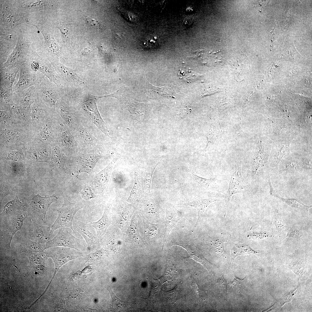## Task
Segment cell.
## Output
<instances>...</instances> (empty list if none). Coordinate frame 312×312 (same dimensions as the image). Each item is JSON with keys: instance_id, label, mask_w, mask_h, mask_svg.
I'll list each match as a JSON object with an SVG mask.
<instances>
[{"instance_id": "59", "label": "cell", "mask_w": 312, "mask_h": 312, "mask_svg": "<svg viewBox=\"0 0 312 312\" xmlns=\"http://www.w3.org/2000/svg\"><path fill=\"white\" fill-rule=\"evenodd\" d=\"M216 283L217 285L221 289L224 291L227 290V281L224 278L223 275L219 278L216 279Z\"/></svg>"}, {"instance_id": "56", "label": "cell", "mask_w": 312, "mask_h": 312, "mask_svg": "<svg viewBox=\"0 0 312 312\" xmlns=\"http://www.w3.org/2000/svg\"><path fill=\"white\" fill-rule=\"evenodd\" d=\"M81 193L82 198L86 200H90L94 198L95 196L91 187L88 185L84 186Z\"/></svg>"}, {"instance_id": "55", "label": "cell", "mask_w": 312, "mask_h": 312, "mask_svg": "<svg viewBox=\"0 0 312 312\" xmlns=\"http://www.w3.org/2000/svg\"><path fill=\"white\" fill-rule=\"evenodd\" d=\"M302 231L298 227L294 226L288 231L287 236L289 237L299 238L303 235Z\"/></svg>"}, {"instance_id": "21", "label": "cell", "mask_w": 312, "mask_h": 312, "mask_svg": "<svg viewBox=\"0 0 312 312\" xmlns=\"http://www.w3.org/2000/svg\"><path fill=\"white\" fill-rule=\"evenodd\" d=\"M241 167H236L233 171L228 190L225 194L227 210L232 196L235 194L243 192L246 189L247 185L241 173Z\"/></svg>"}, {"instance_id": "8", "label": "cell", "mask_w": 312, "mask_h": 312, "mask_svg": "<svg viewBox=\"0 0 312 312\" xmlns=\"http://www.w3.org/2000/svg\"><path fill=\"white\" fill-rule=\"evenodd\" d=\"M104 95L97 96L90 94L86 95L81 101V106L84 116L95 125L105 135L110 138L107 126L98 109L96 102Z\"/></svg>"}, {"instance_id": "43", "label": "cell", "mask_w": 312, "mask_h": 312, "mask_svg": "<svg viewBox=\"0 0 312 312\" xmlns=\"http://www.w3.org/2000/svg\"><path fill=\"white\" fill-rule=\"evenodd\" d=\"M23 252L28 258L29 265L31 266L38 264L44 265L47 257L44 252H34L28 251Z\"/></svg>"}, {"instance_id": "25", "label": "cell", "mask_w": 312, "mask_h": 312, "mask_svg": "<svg viewBox=\"0 0 312 312\" xmlns=\"http://www.w3.org/2000/svg\"><path fill=\"white\" fill-rule=\"evenodd\" d=\"M166 224L164 233V242H166L172 229H177V222L184 216L183 213L177 210L173 205L169 202L165 204Z\"/></svg>"}, {"instance_id": "23", "label": "cell", "mask_w": 312, "mask_h": 312, "mask_svg": "<svg viewBox=\"0 0 312 312\" xmlns=\"http://www.w3.org/2000/svg\"><path fill=\"white\" fill-rule=\"evenodd\" d=\"M27 23L36 27L42 33L44 38L45 51L47 52L44 54L42 57L46 59L50 53L54 54L60 58L62 57L59 47L53 36L44 25L40 23H34L30 21Z\"/></svg>"}, {"instance_id": "1", "label": "cell", "mask_w": 312, "mask_h": 312, "mask_svg": "<svg viewBox=\"0 0 312 312\" xmlns=\"http://www.w3.org/2000/svg\"><path fill=\"white\" fill-rule=\"evenodd\" d=\"M58 199L55 194L46 197L41 196L38 190L37 194L33 193L29 197L23 199L22 209L27 212L30 219L39 224L47 225L46 215L48 208Z\"/></svg>"}, {"instance_id": "16", "label": "cell", "mask_w": 312, "mask_h": 312, "mask_svg": "<svg viewBox=\"0 0 312 312\" xmlns=\"http://www.w3.org/2000/svg\"><path fill=\"white\" fill-rule=\"evenodd\" d=\"M31 110L32 126L35 134L55 109L47 106L38 97L32 105Z\"/></svg>"}, {"instance_id": "40", "label": "cell", "mask_w": 312, "mask_h": 312, "mask_svg": "<svg viewBox=\"0 0 312 312\" xmlns=\"http://www.w3.org/2000/svg\"><path fill=\"white\" fill-rule=\"evenodd\" d=\"M180 79L187 83H191L196 81L201 76V75L192 71L190 68L182 64L181 66L178 73Z\"/></svg>"}, {"instance_id": "61", "label": "cell", "mask_w": 312, "mask_h": 312, "mask_svg": "<svg viewBox=\"0 0 312 312\" xmlns=\"http://www.w3.org/2000/svg\"><path fill=\"white\" fill-rule=\"evenodd\" d=\"M215 249L217 252L220 254L222 253L224 251L223 244L221 242L217 241H213Z\"/></svg>"}, {"instance_id": "58", "label": "cell", "mask_w": 312, "mask_h": 312, "mask_svg": "<svg viewBox=\"0 0 312 312\" xmlns=\"http://www.w3.org/2000/svg\"><path fill=\"white\" fill-rule=\"evenodd\" d=\"M86 25L94 29H100L101 24L98 21L90 17H88L86 19Z\"/></svg>"}, {"instance_id": "39", "label": "cell", "mask_w": 312, "mask_h": 312, "mask_svg": "<svg viewBox=\"0 0 312 312\" xmlns=\"http://www.w3.org/2000/svg\"><path fill=\"white\" fill-rule=\"evenodd\" d=\"M192 176L194 181L199 184L206 190L221 192L219 186L216 183L215 178L207 179L201 177L197 175L194 172L192 173Z\"/></svg>"}, {"instance_id": "53", "label": "cell", "mask_w": 312, "mask_h": 312, "mask_svg": "<svg viewBox=\"0 0 312 312\" xmlns=\"http://www.w3.org/2000/svg\"><path fill=\"white\" fill-rule=\"evenodd\" d=\"M12 194V190L8 183L0 181V206L4 198L7 195Z\"/></svg>"}, {"instance_id": "29", "label": "cell", "mask_w": 312, "mask_h": 312, "mask_svg": "<svg viewBox=\"0 0 312 312\" xmlns=\"http://www.w3.org/2000/svg\"><path fill=\"white\" fill-rule=\"evenodd\" d=\"M20 66L16 65L6 68H0V87L13 92V85L20 71Z\"/></svg>"}, {"instance_id": "7", "label": "cell", "mask_w": 312, "mask_h": 312, "mask_svg": "<svg viewBox=\"0 0 312 312\" xmlns=\"http://www.w3.org/2000/svg\"><path fill=\"white\" fill-rule=\"evenodd\" d=\"M62 195L63 204L57 209L58 213L57 218L50 227L53 233L56 230L64 227L69 228L74 231L73 227L74 217L77 212L84 206L82 204L71 203L63 193H62Z\"/></svg>"}, {"instance_id": "60", "label": "cell", "mask_w": 312, "mask_h": 312, "mask_svg": "<svg viewBox=\"0 0 312 312\" xmlns=\"http://www.w3.org/2000/svg\"><path fill=\"white\" fill-rule=\"evenodd\" d=\"M32 266L33 267L35 274L41 275L44 274L45 271L44 265L38 264Z\"/></svg>"}, {"instance_id": "18", "label": "cell", "mask_w": 312, "mask_h": 312, "mask_svg": "<svg viewBox=\"0 0 312 312\" xmlns=\"http://www.w3.org/2000/svg\"><path fill=\"white\" fill-rule=\"evenodd\" d=\"M30 43L23 38H18L17 43L7 61L0 68H6L16 65H21L26 61Z\"/></svg>"}, {"instance_id": "31", "label": "cell", "mask_w": 312, "mask_h": 312, "mask_svg": "<svg viewBox=\"0 0 312 312\" xmlns=\"http://www.w3.org/2000/svg\"><path fill=\"white\" fill-rule=\"evenodd\" d=\"M118 159V157H115L94 177L93 182L95 188L99 192H102L105 188L110 178L112 168Z\"/></svg>"}, {"instance_id": "17", "label": "cell", "mask_w": 312, "mask_h": 312, "mask_svg": "<svg viewBox=\"0 0 312 312\" xmlns=\"http://www.w3.org/2000/svg\"><path fill=\"white\" fill-rule=\"evenodd\" d=\"M55 110L64 122L72 131L82 125L81 119L70 109L68 102L63 98H60L57 102Z\"/></svg>"}, {"instance_id": "45", "label": "cell", "mask_w": 312, "mask_h": 312, "mask_svg": "<svg viewBox=\"0 0 312 312\" xmlns=\"http://www.w3.org/2000/svg\"><path fill=\"white\" fill-rule=\"evenodd\" d=\"M57 26L61 33L63 41L64 43L70 44L73 40L72 31L68 26L63 23H59Z\"/></svg>"}, {"instance_id": "3", "label": "cell", "mask_w": 312, "mask_h": 312, "mask_svg": "<svg viewBox=\"0 0 312 312\" xmlns=\"http://www.w3.org/2000/svg\"><path fill=\"white\" fill-rule=\"evenodd\" d=\"M34 135L32 128L24 124L0 128V146L21 147L31 142Z\"/></svg>"}, {"instance_id": "2", "label": "cell", "mask_w": 312, "mask_h": 312, "mask_svg": "<svg viewBox=\"0 0 312 312\" xmlns=\"http://www.w3.org/2000/svg\"><path fill=\"white\" fill-rule=\"evenodd\" d=\"M28 217L23 210L0 214V243L1 247L9 250L13 237L21 228L24 220Z\"/></svg>"}, {"instance_id": "9", "label": "cell", "mask_w": 312, "mask_h": 312, "mask_svg": "<svg viewBox=\"0 0 312 312\" xmlns=\"http://www.w3.org/2000/svg\"><path fill=\"white\" fill-rule=\"evenodd\" d=\"M58 113L54 110L36 132L31 141L40 144L52 146L58 145L57 118Z\"/></svg>"}, {"instance_id": "37", "label": "cell", "mask_w": 312, "mask_h": 312, "mask_svg": "<svg viewBox=\"0 0 312 312\" xmlns=\"http://www.w3.org/2000/svg\"><path fill=\"white\" fill-rule=\"evenodd\" d=\"M147 87L148 94V96L152 98H174V95L176 94L173 89L168 86L158 87L154 86L148 82Z\"/></svg>"}, {"instance_id": "14", "label": "cell", "mask_w": 312, "mask_h": 312, "mask_svg": "<svg viewBox=\"0 0 312 312\" xmlns=\"http://www.w3.org/2000/svg\"><path fill=\"white\" fill-rule=\"evenodd\" d=\"M44 76L41 73L33 70L26 61L20 66L19 78L13 87V92H18L37 85Z\"/></svg>"}, {"instance_id": "57", "label": "cell", "mask_w": 312, "mask_h": 312, "mask_svg": "<svg viewBox=\"0 0 312 312\" xmlns=\"http://www.w3.org/2000/svg\"><path fill=\"white\" fill-rule=\"evenodd\" d=\"M271 236L269 233L265 232H253L250 233L248 237L254 240H259Z\"/></svg>"}, {"instance_id": "48", "label": "cell", "mask_w": 312, "mask_h": 312, "mask_svg": "<svg viewBox=\"0 0 312 312\" xmlns=\"http://www.w3.org/2000/svg\"><path fill=\"white\" fill-rule=\"evenodd\" d=\"M13 92L0 87V105L10 106L14 103L12 99Z\"/></svg>"}, {"instance_id": "49", "label": "cell", "mask_w": 312, "mask_h": 312, "mask_svg": "<svg viewBox=\"0 0 312 312\" xmlns=\"http://www.w3.org/2000/svg\"><path fill=\"white\" fill-rule=\"evenodd\" d=\"M279 198L288 205L295 208L300 209L305 212H308L311 207L306 205L300 200L297 199H285L277 196L274 193L273 195Z\"/></svg>"}, {"instance_id": "12", "label": "cell", "mask_w": 312, "mask_h": 312, "mask_svg": "<svg viewBox=\"0 0 312 312\" xmlns=\"http://www.w3.org/2000/svg\"><path fill=\"white\" fill-rule=\"evenodd\" d=\"M59 87L44 76L37 85L38 98L47 106L55 109L57 102L62 97Z\"/></svg>"}, {"instance_id": "54", "label": "cell", "mask_w": 312, "mask_h": 312, "mask_svg": "<svg viewBox=\"0 0 312 312\" xmlns=\"http://www.w3.org/2000/svg\"><path fill=\"white\" fill-rule=\"evenodd\" d=\"M244 279H242L235 276L233 281L228 283L229 285V290L238 291L239 289H241L244 284Z\"/></svg>"}, {"instance_id": "15", "label": "cell", "mask_w": 312, "mask_h": 312, "mask_svg": "<svg viewBox=\"0 0 312 312\" xmlns=\"http://www.w3.org/2000/svg\"><path fill=\"white\" fill-rule=\"evenodd\" d=\"M79 150H83L84 153L94 150L99 145V140L83 125L72 131Z\"/></svg>"}, {"instance_id": "41", "label": "cell", "mask_w": 312, "mask_h": 312, "mask_svg": "<svg viewBox=\"0 0 312 312\" xmlns=\"http://www.w3.org/2000/svg\"><path fill=\"white\" fill-rule=\"evenodd\" d=\"M158 164L156 163L148 165L142 174L145 192L151 194V185L153 174Z\"/></svg>"}, {"instance_id": "46", "label": "cell", "mask_w": 312, "mask_h": 312, "mask_svg": "<svg viewBox=\"0 0 312 312\" xmlns=\"http://www.w3.org/2000/svg\"><path fill=\"white\" fill-rule=\"evenodd\" d=\"M107 289L109 292L112 300V306L115 310H122L127 308L131 305V302L123 301L118 298L114 294L111 287L108 286Z\"/></svg>"}, {"instance_id": "33", "label": "cell", "mask_w": 312, "mask_h": 312, "mask_svg": "<svg viewBox=\"0 0 312 312\" xmlns=\"http://www.w3.org/2000/svg\"><path fill=\"white\" fill-rule=\"evenodd\" d=\"M52 1L49 0L21 1L18 6L27 13L50 9L52 7Z\"/></svg>"}, {"instance_id": "11", "label": "cell", "mask_w": 312, "mask_h": 312, "mask_svg": "<svg viewBox=\"0 0 312 312\" xmlns=\"http://www.w3.org/2000/svg\"><path fill=\"white\" fill-rule=\"evenodd\" d=\"M52 146L37 144L31 141L22 146L26 163L29 167L33 163L44 162L49 163Z\"/></svg>"}, {"instance_id": "32", "label": "cell", "mask_w": 312, "mask_h": 312, "mask_svg": "<svg viewBox=\"0 0 312 312\" xmlns=\"http://www.w3.org/2000/svg\"><path fill=\"white\" fill-rule=\"evenodd\" d=\"M126 109L130 113L133 120L138 122L143 120L147 107L145 104L132 99H128L125 103Z\"/></svg>"}, {"instance_id": "44", "label": "cell", "mask_w": 312, "mask_h": 312, "mask_svg": "<svg viewBox=\"0 0 312 312\" xmlns=\"http://www.w3.org/2000/svg\"><path fill=\"white\" fill-rule=\"evenodd\" d=\"M22 243V251H30L34 252H44L46 249L45 244H40L28 239Z\"/></svg>"}, {"instance_id": "52", "label": "cell", "mask_w": 312, "mask_h": 312, "mask_svg": "<svg viewBox=\"0 0 312 312\" xmlns=\"http://www.w3.org/2000/svg\"><path fill=\"white\" fill-rule=\"evenodd\" d=\"M103 256V253L102 250H100L94 252L86 255L84 257L86 262L94 263L102 259Z\"/></svg>"}, {"instance_id": "34", "label": "cell", "mask_w": 312, "mask_h": 312, "mask_svg": "<svg viewBox=\"0 0 312 312\" xmlns=\"http://www.w3.org/2000/svg\"><path fill=\"white\" fill-rule=\"evenodd\" d=\"M68 160V157L58 145L52 146L51 156L49 163L51 168H64Z\"/></svg>"}, {"instance_id": "24", "label": "cell", "mask_w": 312, "mask_h": 312, "mask_svg": "<svg viewBox=\"0 0 312 312\" xmlns=\"http://www.w3.org/2000/svg\"><path fill=\"white\" fill-rule=\"evenodd\" d=\"M37 85L21 91L13 92L12 99L14 102L21 107L28 110L38 98Z\"/></svg>"}, {"instance_id": "6", "label": "cell", "mask_w": 312, "mask_h": 312, "mask_svg": "<svg viewBox=\"0 0 312 312\" xmlns=\"http://www.w3.org/2000/svg\"><path fill=\"white\" fill-rule=\"evenodd\" d=\"M44 251L47 258L53 260L55 265V271L53 277L46 288L47 290L51 283L60 268L69 261L79 257H84L86 252L69 247L57 246L46 249Z\"/></svg>"}, {"instance_id": "27", "label": "cell", "mask_w": 312, "mask_h": 312, "mask_svg": "<svg viewBox=\"0 0 312 312\" xmlns=\"http://www.w3.org/2000/svg\"><path fill=\"white\" fill-rule=\"evenodd\" d=\"M134 182L130 196L127 200L129 204H134L138 202L144 192L142 174L137 167L133 169Z\"/></svg>"}, {"instance_id": "28", "label": "cell", "mask_w": 312, "mask_h": 312, "mask_svg": "<svg viewBox=\"0 0 312 312\" xmlns=\"http://www.w3.org/2000/svg\"><path fill=\"white\" fill-rule=\"evenodd\" d=\"M73 227L83 237L87 244V249L89 251L94 249L99 244V240L90 231L86 225L83 222L74 220Z\"/></svg>"}, {"instance_id": "38", "label": "cell", "mask_w": 312, "mask_h": 312, "mask_svg": "<svg viewBox=\"0 0 312 312\" xmlns=\"http://www.w3.org/2000/svg\"><path fill=\"white\" fill-rule=\"evenodd\" d=\"M10 107L12 114L16 118L32 128L30 110L25 109L15 103L10 105Z\"/></svg>"}, {"instance_id": "22", "label": "cell", "mask_w": 312, "mask_h": 312, "mask_svg": "<svg viewBox=\"0 0 312 312\" xmlns=\"http://www.w3.org/2000/svg\"><path fill=\"white\" fill-rule=\"evenodd\" d=\"M192 240L188 236H176L170 241L171 245H177L185 248L190 255L195 259L206 266H211V263L209 262L199 252L197 248L195 245Z\"/></svg>"}, {"instance_id": "51", "label": "cell", "mask_w": 312, "mask_h": 312, "mask_svg": "<svg viewBox=\"0 0 312 312\" xmlns=\"http://www.w3.org/2000/svg\"><path fill=\"white\" fill-rule=\"evenodd\" d=\"M135 220L131 222L129 228V235L132 242H142V238L140 237L137 225Z\"/></svg>"}, {"instance_id": "20", "label": "cell", "mask_w": 312, "mask_h": 312, "mask_svg": "<svg viewBox=\"0 0 312 312\" xmlns=\"http://www.w3.org/2000/svg\"><path fill=\"white\" fill-rule=\"evenodd\" d=\"M96 148L88 152H78L73 157L75 163L78 166L79 172L89 174L93 171L96 164L103 156V155L96 152Z\"/></svg>"}, {"instance_id": "13", "label": "cell", "mask_w": 312, "mask_h": 312, "mask_svg": "<svg viewBox=\"0 0 312 312\" xmlns=\"http://www.w3.org/2000/svg\"><path fill=\"white\" fill-rule=\"evenodd\" d=\"M66 227L59 229L57 235L45 244L46 249L62 246L82 251L84 247L81 240L73 235Z\"/></svg>"}, {"instance_id": "5", "label": "cell", "mask_w": 312, "mask_h": 312, "mask_svg": "<svg viewBox=\"0 0 312 312\" xmlns=\"http://www.w3.org/2000/svg\"><path fill=\"white\" fill-rule=\"evenodd\" d=\"M49 62L40 55L35 50L29 51L26 62L31 68L42 73L51 81L60 87L63 85V81Z\"/></svg>"}, {"instance_id": "35", "label": "cell", "mask_w": 312, "mask_h": 312, "mask_svg": "<svg viewBox=\"0 0 312 312\" xmlns=\"http://www.w3.org/2000/svg\"><path fill=\"white\" fill-rule=\"evenodd\" d=\"M220 200L219 198H210L196 200L191 202L177 204L176 205L189 206L193 207L196 209L198 211V218L196 223L194 226V227H195L200 222L202 215L208 206L212 203L216 201H218Z\"/></svg>"}, {"instance_id": "50", "label": "cell", "mask_w": 312, "mask_h": 312, "mask_svg": "<svg viewBox=\"0 0 312 312\" xmlns=\"http://www.w3.org/2000/svg\"><path fill=\"white\" fill-rule=\"evenodd\" d=\"M160 44L159 38L153 34H150L146 36L143 42L144 47L149 49H155L158 47Z\"/></svg>"}, {"instance_id": "36", "label": "cell", "mask_w": 312, "mask_h": 312, "mask_svg": "<svg viewBox=\"0 0 312 312\" xmlns=\"http://www.w3.org/2000/svg\"><path fill=\"white\" fill-rule=\"evenodd\" d=\"M231 250L230 266L233 268L235 259L237 256L244 255H255L259 253L249 246L245 244H236L232 242L229 243Z\"/></svg>"}, {"instance_id": "42", "label": "cell", "mask_w": 312, "mask_h": 312, "mask_svg": "<svg viewBox=\"0 0 312 312\" xmlns=\"http://www.w3.org/2000/svg\"><path fill=\"white\" fill-rule=\"evenodd\" d=\"M211 127L209 131L206 134H203L207 138V141L206 146L204 151L207 152L210 155L212 147L219 136L218 130L217 129L216 127L213 125L211 120Z\"/></svg>"}, {"instance_id": "4", "label": "cell", "mask_w": 312, "mask_h": 312, "mask_svg": "<svg viewBox=\"0 0 312 312\" xmlns=\"http://www.w3.org/2000/svg\"><path fill=\"white\" fill-rule=\"evenodd\" d=\"M2 4L0 14L1 28L12 31L18 25L28 21L27 12L19 6L6 1Z\"/></svg>"}, {"instance_id": "10", "label": "cell", "mask_w": 312, "mask_h": 312, "mask_svg": "<svg viewBox=\"0 0 312 312\" xmlns=\"http://www.w3.org/2000/svg\"><path fill=\"white\" fill-rule=\"evenodd\" d=\"M58 144L65 155L73 157L78 153L79 148L73 132L63 122L58 114L57 118Z\"/></svg>"}, {"instance_id": "30", "label": "cell", "mask_w": 312, "mask_h": 312, "mask_svg": "<svg viewBox=\"0 0 312 312\" xmlns=\"http://www.w3.org/2000/svg\"><path fill=\"white\" fill-rule=\"evenodd\" d=\"M112 204H106L104 211L101 218L98 221L90 222L96 230L97 237L99 240L106 233L108 227L111 224V209Z\"/></svg>"}, {"instance_id": "47", "label": "cell", "mask_w": 312, "mask_h": 312, "mask_svg": "<svg viewBox=\"0 0 312 312\" xmlns=\"http://www.w3.org/2000/svg\"><path fill=\"white\" fill-rule=\"evenodd\" d=\"M272 220L276 230L279 235L280 236L282 235L286 231V226L283 219L276 210H275Z\"/></svg>"}, {"instance_id": "26", "label": "cell", "mask_w": 312, "mask_h": 312, "mask_svg": "<svg viewBox=\"0 0 312 312\" xmlns=\"http://www.w3.org/2000/svg\"><path fill=\"white\" fill-rule=\"evenodd\" d=\"M60 78L68 81L78 84H84L85 81L81 76L73 69L60 63L50 62Z\"/></svg>"}, {"instance_id": "19", "label": "cell", "mask_w": 312, "mask_h": 312, "mask_svg": "<svg viewBox=\"0 0 312 312\" xmlns=\"http://www.w3.org/2000/svg\"><path fill=\"white\" fill-rule=\"evenodd\" d=\"M26 235L27 239L40 244H45L50 240L53 233L47 225L38 224L29 219Z\"/></svg>"}]
</instances>
